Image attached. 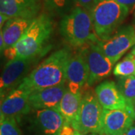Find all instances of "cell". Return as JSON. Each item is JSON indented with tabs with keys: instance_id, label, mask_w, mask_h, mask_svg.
Masks as SVG:
<instances>
[{
	"instance_id": "obj_27",
	"label": "cell",
	"mask_w": 135,
	"mask_h": 135,
	"mask_svg": "<svg viewBox=\"0 0 135 135\" xmlns=\"http://www.w3.org/2000/svg\"><path fill=\"white\" fill-rule=\"evenodd\" d=\"M131 54H133L134 56H135V45L133 47V48H132V50H131Z\"/></svg>"
},
{
	"instance_id": "obj_2",
	"label": "cell",
	"mask_w": 135,
	"mask_h": 135,
	"mask_svg": "<svg viewBox=\"0 0 135 135\" xmlns=\"http://www.w3.org/2000/svg\"><path fill=\"white\" fill-rule=\"evenodd\" d=\"M71 56L67 47L55 51L34 68L18 87L32 92L44 88L65 85L67 66Z\"/></svg>"
},
{
	"instance_id": "obj_25",
	"label": "cell",
	"mask_w": 135,
	"mask_h": 135,
	"mask_svg": "<svg viewBox=\"0 0 135 135\" xmlns=\"http://www.w3.org/2000/svg\"><path fill=\"white\" fill-rule=\"evenodd\" d=\"M125 135H135V122L134 123L128 128Z\"/></svg>"
},
{
	"instance_id": "obj_7",
	"label": "cell",
	"mask_w": 135,
	"mask_h": 135,
	"mask_svg": "<svg viewBox=\"0 0 135 135\" xmlns=\"http://www.w3.org/2000/svg\"><path fill=\"white\" fill-rule=\"evenodd\" d=\"M80 53L88 68V86H92L110 75L114 64L102 51L98 42L89 44L83 47Z\"/></svg>"
},
{
	"instance_id": "obj_24",
	"label": "cell",
	"mask_w": 135,
	"mask_h": 135,
	"mask_svg": "<svg viewBox=\"0 0 135 135\" xmlns=\"http://www.w3.org/2000/svg\"><path fill=\"white\" fill-rule=\"evenodd\" d=\"M10 19V17H8V16L4 15H0V27L1 29L4 26V25L5 24V23Z\"/></svg>"
},
{
	"instance_id": "obj_26",
	"label": "cell",
	"mask_w": 135,
	"mask_h": 135,
	"mask_svg": "<svg viewBox=\"0 0 135 135\" xmlns=\"http://www.w3.org/2000/svg\"><path fill=\"white\" fill-rule=\"evenodd\" d=\"M132 107H133V111H134V121H135V101L133 102V104H132Z\"/></svg>"
},
{
	"instance_id": "obj_15",
	"label": "cell",
	"mask_w": 135,
	"mask_h": 135,
	"mask_svg": "<svg viewBox=\"0 0 135 135\" xmlns=\"http://www.w3.org/2000/svg\"><path fill=\"white\" fill-rule=\"evenodd\" d=\"M67 89L65 85H61L34 90L29 94L30 106L34 110H56Z\"/></svg>"
},
{
	"instance_id": "obj_5",
	"label": "cell",
	"mask_w": 135,
	"mask_h": 135,
	"mask_svg": "<svg viewBox=\"0 0 135 135\" xmlns=\"http://www.w3.org/2000/svg\"><path fill=\"white\" fill-rule=\"evenodd\" d=\"M17 122L24 135H59L65 124L55 109H32Z\"/></svg>"
},
{
	"instance_id": "obj_10",
	"label": "cell",
	"mask_w": 135,
	"mask_h": 135,
	"mask_svg": "<svg viewBox=\"0 0 135 135\" xmlns=\"http://www.w3.org/2000/svg\"><path fill=\"white\" fill-rule=\"evenodd\" d=\"M30 93L27 89L17 87L1 99V118H13L18 120L29 113L32 110L29 99Z\"/></svg>"
},
{
	"instance_id": "obj_8",
	"label": "cell",
	"mask_w": 135,
	"mask_h": 135,
	"mask_svg": "<svg viewBox=\"0 0 135 135\" xmlns=\"http://www.w3.org/2000/svg\"><path fill=\"white\" fill-rule=\"evenodd\" d=\"M40 58H17L9 60L5 65L1 77V99L19 86L29 74L32 65Z\"/></svg>"
},
{
	"instance_id": "obj_13",
	"label": "cell",
	"mask_w": 135,
	"mask_h": 135,
	"mask_svg": "<svg viewBox=\"0 0 135 135\" xmlns=\"http://www.w3.org/2000/svg\"><path fill=\"white\" fill-rule=\"evenodd\" d=\"M89 77L86 61L81 53L72 55L66 71V83L69 91L74 94L82 93Z\"/></svg>"
},
{
	"instance_id": "obj_3",
	"label": "cell",
	"mask_w": 135,
	"mask_h": 135,
	"mask_svg": "<svg viewBox=\"0 0 135 135\" xmlns=\"http://www.w3.org/2000/svg\"><path fill=\"white\" fill-rule=\"evenodd\" d=\"M59 30L65 41L74 47H83L100 41L89 11L79 5L63 16Z\"/></svg>"
},
{
	"instance_id": "obj_28",
	"label": "cell",
	"mask_w": 135,
	"mask_h": 135,
	"mask_svg": "<svg viewBox=\"0 0 135 135\" xmlns=\"http://www.w3.org/2000/svg\"><path fill=\"white\" fill-rule=\"evenodd\" d=\"M85 135H100V134H85Z\"/></svg>"
},
{
	"instance_id": "obj_16",
	"label": "cell",
	"mask_w": 135,
	"mask_h": 135,
	"mask_svg": "<svg viewBox=\"0 0 135 135\" xmlns=\"http://www.w3.org/2000/svg\"><path fill=\"white\" fill-rule=\"evenodd\" d=\"M34 19L24 17H11L1 29L0 37L3 39L1 53L15 46L26 33Z\"/></svg>"
},
{
	"instance_id": "obj_19",
	"label": "cell",
	"mask_w": 135,
	"mask_h": 135,
	"mask_svg": "<svg viewBox=\"0 0 135 135\" xmlns=\"http://www.w3.org/2000/svg\"><path fill=\"white\" fill-rule=\"evenodd\" d=\"M116 85L128 104L132 107V104L135 101V76L120 77Z\"/></svg>"
},
{
	"instance_id": "obj_1",
	"label": "cell",
	"mask_w": 135,
	"mask_h": 135,
	"mask_svg": "<svg viewBox=\"0 0 135 135\" xmlns=\"http://www.w3.org/2000/svg\"><path fill=\"white\" fill-rule=\"evenodd\" d=\"M53 32L52 17L44 11L41 12L34 18L19 41L3 52L4 56L8 60L17 58H41L51 47L48 43Z\"/></svg>"
},
{
	"instance_id": "obj_17",
	"label": "cell",
	"mask_w": 135,
	"mask_h": 135,
	"mask_svg": "<svg viewBox=\"0 0 135 135\" xmlns=\"http://www.w3.org/2000/svg\"><path fill=\"white\" fill-rule=\"evenodd\" d=\"M82 93L74 94L67 89L56 110L62 116L65 123L72 126L77 119L82 101Z\"/></svg>"
},
{
	"instance_id": "obj_20",
	"label": "cell",
	"mask_w": 135,
	"mask_h": 135,
	"mask_svg": "<svg viewBox=\"0 0 135 135\" xmlns=\"http://www.w3.org/2000/svg\"><path fill=\"white\" fill-rule=\"evenodd\" d=\"M113 73L116 77L135 76V56L129 53L122 61L118 62L113 69Z\"/></svg>"
},
{
	"instance_id": "obj_6",
	"label": "cell",
	"mask_w": 135,
	"mask_h": 135,
	"mask_svg": "<svg viewBox=\"0 0 135 135\" xmlns=\"http://www.w3.org/2000/svg\"><path fill=\"white\" fill-rule=\"evenodd\" d=\"M104 108L95 92L89 89L83 92L82 101L77 119L72 126L82 135L98 134L104 135L102 117Z\"/></svg>"
},
{
	"instance_id": "obj_22",
	"label": "cell",
	"mask_w": 135,
	"mask_h": 135,
	"mask_svg": "<svg viewBox=\"0 0 135 135\" xmlns=\"http://www.w3.org/2000/svg\"><path fill=\"white\" fill-rule=\"evenodd\" d=\"M76 5H79L87 11H90L97 0H74Z\"/></svg>"
},
{
	"instance_id": "obj_14",
	"label": "cell",
	"mask_w": 135,
	"mask_h": 135,
	"mask_svg": "<svg viewBox=\"0 0 135 135\" xmlns=\"http://www.w3.org/2000/svg\"><path fill=\"white\" fill-rule=\"evenodd\" d=\"M96 96L104 109L119 110L127 109L133 114V107L130 106L113 81H104L99 84L95 89Z\"/></svg>"
},
{
	"instance_id": "obj_4",
	"label": "cell",
	"mask_w": 135,
	"mask_h": 135,
	"mask_svg": "<svg viewBox=\"0 0 135 135\" xmlns=\"http://www.w3.org/2000/svg\"><path fill=\"white\" fill-rule=\"evenodd\" d=\"M130 10L117 0H97L89 11L100 41L111 37L120 27Z\"/></svg>"
},
{
	"instance_id": "obj_12",
	"label": "cell",
	"mask_w": 135,
	"mask_h": 135,
	"mask_svg": "<svg viewBox=\"0 0 135 135\" xmlns=\"http://www.w3.org/2000/svg\"><path fill=\"white\" fill-rule=\"evenodd\" d=\"M43 8V0H0V15L34 19Z\"/></svg>"
},
{
	"instance_id": "obj_18",
	"label": "cell",
	"mask_w": 135,
	"mask_h": 135,
	"mask_svg": "<svg viewBox=\"0 0 135 135\" xmlns=\"http://www.w3.org/2000/svg\"><path fill=\"white\" fill-rule=\"evenodd\" d=\"M74 0H43V8L44 12L51 17L64 16L68 14L71 8Z\"/></svg>"
},
{
	"instance_id": "obj_23",
	"label": "cell",
	"mask_w": 135,
	"mask_h": 135,
	"mask_svg": "<svg viewBox=\"0 0 135 135\" xmlns=\"http://www.w3.org/2000/svg\"><path fill=\"white\" fill-rule=\"evenodd\" d=\"M122 5L126 6L128 9L131 10L135 6V0H117Z\"/></svg>"
},
{
	"instance_id": "obj_11",
	"label": "cell",
	"mask_w": 135,
	"mask_h": 135,
	"mask_svg": "<svg viewBox=\"0 0 135 135\" xmlns=\"http://www.w3.org/2000/svg\"><path fill=\"white\" fill-rule=\"evenodd\" d=\"M134 116L127 109H104L102 130L104 135H125L134 123Z\"/></svg>"
},
{
	"instance_id": "obj_21",
	"label": "cell",
	"mask_w": 135,
	"mask_h": 135,
	"mask_svg": "<svg viewBox=\"0 0 135 135\" xmlns=\"http://www.w3.org/2000/svg\"><path fill=\"white\" fill-rule=\"evenodd\" d=\"M0 135L24 134L15 119L0 118Z\"/></svg>"
},
{
	"instance_id": "obj_9",
	"label": "cell",
	"mask_w": 135,
	"mask_h": 135,
	"mask_svg": "<svg viewBox=\"0 0 135 135\" xmlns=\"http://www.w3.org/2000/svg\"><path fill=\"white\" fill-rule=\"evenodd\" d=\"M98 44L113 64L135 45V28L131 25L121 26L111 37L99 41Z\"/></svg>"
}]
</instances>
